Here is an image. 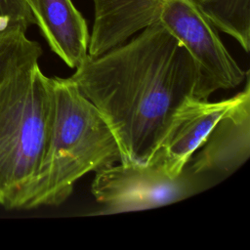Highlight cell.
I'll list each match as a JSON object with an SVG mask.
<instances>
[{
  "label": "cell",
  "instance_id": "8",
  "mask_svg": "<svg viewBox=\"0 0 250 250\" xmlns=\"http://www.w3.org/2000/svg\"><path fill=\"white\" fill-rule=\"evenodd\" d=\"M94 21L88 54L99 56L158 22L165 0H92Z\"/></svg>",
  "mask_w": 250,
  "mask_h": 250
},
{
  "label": "cell",
  "instance_id": "9",
  "mask_svg": "<svg viewBox=\"0 0 250 250\" xmlns=\"http://www.w3.org/2000/svg\"><path fill=\"white\" fill-rule=\"evenodd\" d=\"M50 49L71 68L89 56L90 34L85 19L71 0H27Z\"/></svg>",
  "mask_w": 250,
  "mask_h": 250
},
{
  "label": "cell",
  "instance_id": "4",
  "mask_svg": "<svg viewBox=\"0 0 250 250\" xmlns=\"http://www.w3.org/2000/svg\"><path fill=\"white\" fill-rule=\"evenodd\" d=\"M159 22L185 47L198 67L194 97L208 100L217 90L232 89L246 78L222 42L218 29L194 0H165Z\"/></svg>",
  "mask_w": 250,
  "mask_h": 250
},
{
  "label": "cell",
  "instance_id": "7",
  "mask_svg": "<svg viewBox=\"0 0 250 250\" xmlns=\"http://www.w3.org/2000/svg\"><path fill=\"white\" fill-rule=\"evenodd\" d=\"M237 99L238 93L218 102L191 96L180 105L155 154L171 177L184 173L193 153Z\"/></svg>",
  "mask_w": 250,
  "mask_h": 250
},
{
  "label": "cell",
  "instance_id": "6",
  "mask_svg": "<svg viewBox=\"0 0 250 250\" xmlns=\"http://www.w3.org/2000/svg\"><path fill=\"white\" fill-rule=\"evenodd\" d=\"M238 93L234 104L219 119L188 161L193 176L206 173L229 175L250 155V79ZM187 165V166H188Z\"/></svg>",
  "mask_w": 250,
  "mask_h": 250
},
{
  "label": "cell",
  "instance_id": "1",
  "mask_svg": "<svg viewBox=\"0 0 250 250\" xmlns=\"http://www.w3.org/2000/svg\"><path fill=\"white\" fill-rule=\"evenodd\" d=\"M99 110L121 161L153 160L180 105L194 92L198 67L158 21L99 56H88L69 77Z\"/></svg>",
  "mask_w": 250,
  "mask_h": 250
},
{
  "label": "cell",
  "instance_id": "2",
  "mask_svg": "<svg viewBox=\"0 0 250 250\" xmlns=\"http://www.w3.org/2000/svg\"><path fill=\"white\" fill-rule=\"evenodd\" d=\"M51 85L53 109L45 154L15 209L60 205L84 175L121 161L111 130L74 82L55 76Z\"/></svg>",
  "mask_w": 250,
  "mask_h": 250
},
{
  "label": "cell",
  "instance_id": "11",
  "mask_svg": "<svg viewBox=\"0 0 250 250\" xmlns=\"http://www.w3.org/2000/svg\"><path fill=\"white\" fill-rule=\"evenodd\" d=\"M42 48L37 41L17 31L0 36V84L23 64L39 60Z\"/></svg>",
  "mask_w": 250,
  "mask_h": 250
},
{
  "label": "cell",
  "instance_id": "5",
  "mask_svg": "<svg viewBox=\"0 0 250 250\" xmlns=\"http://www.w3.org/2000/svg\"><path fill=\"white\" fill-rule=\"evenodd\" d=\"M91 190L104 205L100 214L151 209L180 201L195 191L186 175L171 177L160 158L148 163L118 162L96 171Z\"/></svg>",
  "mask_w": 250,
  "mask_h": 250
},
{
  "label": "cell",
  "instance_id": "10",
  "mask_svg": "<svg viewBox=\"0 0 250 250\" xmlns=\"http://www.w3.org/2000/svg\"><path fill=\"white\" fill-rule=\"evenodd\" d=\"M214 26L231 36L248 53L250 49V0H194Z\"/></svg>",
  "mask_w": 250,
  "mask_h": 250
},
{
  "label": "cell",
  "instance_id": "12",
  "mask_svg": "<svg viewBox=\"0 0 250 250\" xmlns=\"http://www.w3.org/2000/svg\"><path fill=\"white\" fill-rule=\"evenodd\" d=\"M34 19L27 0H0V36L26 32Z\"/></svg>",
  "mask_w": 250,
  "mask_h": 250
},
{
  "label": "cell",
  "instance_id": "3",
  "mask_svg": "<svg viewBox=\"0 0 250 250\" xmlns=\"http://www.w3.org/2000/svg\"><path fill=\"white\" fill-rule=\"evenodd\" d=\"M51 77L31 61L0 84V206L15 209L41 166L52 119Z\"/></svg>",
  "mask_w": 250,
  "mask_h": 250
}]
</instances>
